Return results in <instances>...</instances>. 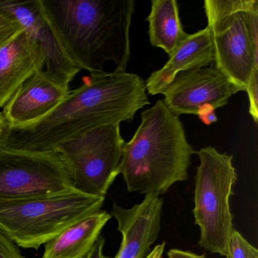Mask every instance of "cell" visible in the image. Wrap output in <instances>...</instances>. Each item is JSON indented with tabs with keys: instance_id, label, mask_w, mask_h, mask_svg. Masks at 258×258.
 Here are the masks:
<instances>
[{
	"instance_id": "15",
	"label": "cell",
	"mask_w": 258,
	"mask_h": 258,
	"mask_svg": "<svg viewBox=\"0 0 258 258\" xmlns=\"http://www.w3.org/2000/svg\"><path fill=\"white\" fill-rule=\"evenodd\" d=\"M111 217L110 213L99 210L68 228L44 244L42 258H85Z\"/></svg>"
},
{
	"instance_id": "5",
	"label": "cell",
	"mask_w": 258,
	"mask_h": 258,
	"mask_svg": "<svg viewBox=\"0 0 258 258\" xmlns=\"http://www.w3.org/2000/svg\"><path fill=\"white\" fill-rule=\"evenodd\" d=\"M215 64L246 90L258 69L257 0H205Z\"/></svg>"
},
{
	"instance_id": "2",
	"label": "cell",
	"mask_w": 258,
	"mask_h": 258,
	"mask_svg": "<svg viewBox=\"0 0 258 258\" xmlns=\"http://www.w3.org/2000/svg\"><path fill=\"white\" fill-rule=\"evenodd\" d=\"M63 52L80 70L104 72L113 61L126 70L134 0H38Z\"/></svg>"
},
{
	"instance_id": "23",
	"label": "cell",
	"mask_w": 258,
	"mask_h": 258,
	"mask_svg": "<svg viewBox=\"0 0 258 258\" xmlns=\"http://www.w3.org/2000/svg\"><path fill=\"white\" fill-rule=\"evenodd\" d=\"M199 117L206 125H210L217 121V117L214 111H205L203 114L199 116Z\"/></svg>"
},
{
	"instance_id": "14",
	"label": "cell",
	"mask_w": 258,
	"mask_h": 258,
	"mask_svg": "<svg viewBox=\"0 0 258 258\" xmlns=\"http://www.w3.org/2000/svg\"><path fill=\"white\" fill-rule=\"evenodd\" d=\"M215 63L212 37L208 27L193 34L177 48L170 59L146 81V91L151 96L162 94L176 75L184 71L201 69Z\"/></svg>"
},
{
	"instance_id": "19",
	"label": "cell",
	"mask_w": 258,
	"mask_h": 258,
	"mask_svg": "<svg viewBox=\"0 0 258 258\" xmlns=\"http://www.w3.org/2000/svg\"><path fill=\"white\" fill-rule=\"evenodd\" d=\"M248 95L249 113L253 121L257 124L258 121V69L255 70L250 78V82L246 88Z\"/></svg>"
},
{
	"instance_id": "8",
	"label": "cell",
	"mask_w": 258,
	"mask_h": 258,
	"mask_svg": "<svg viewBox=\"0 0 258 258\" xmlns=\"http://www.w3.org/2000/svg\"><path fill=\"white\" fill-rule=\"evenodd\" d=\"M78 191L59 154L0 148V204Z\"/></svg>"
},
{
	"instance_id": "4",
	"label": "cell",
	"mask_w": 258,
	"mask_h": 258,
	"mask_svg": "<svg viewBox=\"0 0 258 258\" xmlns=\"http://www.w3.org/2000/svg\"><path fill=\"white\" fill-rule=\"evenodd\" d=\"M105 198L73 191L0 204V229L19 247L38 250L102 208Z\"/></svg>"
},
{
	"instance_id": "21",
	"label": "cell",
	"mask_w": 258,
	"mask_h": 258,
	"mask_svg": "<svg viewBox=\"0 0 258 258\" xmlns=\"http://www.w3.org/2000/svg\"><path fill=\"white\" fill-rule=\"evenodd\" d=\"M105 238L102 236V235H100L85 258H109L108 256H105V255L103 254V248L104 245H105Z\"/></svg>"
},
{
	"instance_id": "7",
	"label": "cell",
	"mask_w": 258,
	"mask_h": 258,
	"mask_svg": "<svg viewBox=\"0 0 258 258\" xmlns=\"http://www.w3.org/2000/svg\"><path fill=\"white\" fill-rule=\"evenodd\" d=\"M125 141L120 124L98 126L60 144L58 152L76 191L105 197L119 175Z\"/></svg>"
},
{
	"instance_id": "9",
	"label": "cell",
	"mask_w": 258,
	"mask_h": 258,
	"mask_svg": "<svg viewBox=\"0 0 258 258\" xmlns=\"http://www.w3.org/2000/svg\"><path fill=\"white\" fill-rule=\"evenodd\" d=\"M244 88L231 81L215 64L179 72L163 92L167 108L176 115L215 111Z\"/></svg>"
},
{
	"instance_id": "17",
	"label": "cell",
	"mask_w": 258,
	"mask_h": 258,
	"mask_svg": "<svg viewBox=\"0 0 258 258\" xmlns=\"http://www.w3.org/2000/svg\"><path fill=\"white\" fill-rule=\"evenodd\" d=\"M226 258H258V250L234 228L231 233Z\"/></svg>"
},
{
	"instance_id": "25",
	"label": "cell",
	"mask_w": 258,
	"mask_h": 258,
	"mask_svg": "<svg viewBox=\"0 0 258 258\" xmlns=\"http://www.w3.org/2000/svg\"><path fill=\"white\" fill-rule=\"evenodd\" d=\"M8 123L4 117V114L2 112H0V143L5 135L6 131H7Z\"/></svg>"
},
{
	"instance_id": "6",
	"label": "cell",
	"mask_w": 258,
	"mask_h": 258,
	"mask_svg": "<svg viewBox=\"0 0 258 258\" xmlns=\"http://www.w3.org/2000/svg\"><path fill=\"white\" fill-rule=\"evenodd\" d=\"M200 164L195 182V223L200 228L199 245L210 253L226 256L234 229L229 199L238 179L233 155L208 146L197 152Z\"/></svg>"
},
{
	"instance_id": "24",
	"label": "cell",
	"mask_w": 258,
	"mask_h": 258,
	"mask_svg": "<svg viewBox=\"0 0 258 258\" xmlns=\"http://www.w3.org/2000/svg\"><path fill=\"white\" fill-rule=\"evenodd\" d=\"M165 247V241L161 243V244H158L154 247L153 250H151L150 253L146 258H162Z\"/></svg>"
},
{
	"instance_id": "13",
	"label": "cell",
	"mask_w": 258,
	"mask_h": 258,
	"mask_svg": "<svg viewBox=\"0 0 258 258\" xmlns=\"http://www.w3.org/2000/svg\"><path fill=\"white\" fill-rule=\"evenodd\" d=\"M44 68L41 48L24 29L0 49V108L28 78Z\"/></svg>"
},
{
	"instance_id": "3",
	"label": "cell",
	"mask_w": 258,
	"mask_h": 258,
	"mask_svg": "<svg viewBox=\"0 0 258 258\" xmlns=\"http://www.w3.org/2000/svg\"><path fill=\"white\" fill-rule=\"evenodd\" d=\"M142 121L131 141L123 144L119 174L130 192L164 194L185 181L195 151L179 117L164 101L142 113Z\"/></svg>"
},
{
	"instance_id": "1",
	"label": "cell",
	"mask_w": 258,
	"mask_h": 258,
	"mask_svg": "<svg viewBox=\"0 0 258 258\" xmlns=\"http://www.w3.org/2000/svg\"><path fill=\"white\" fill-rule=\"evenodd\" d=\"M150 102L146 81L117 69L83 78V84L46 117L31 124L7 126L0 148L28 152H55L61 143L98 126L132 122Z\"/></svg>"
},
{
	"instance_id": "10",
	"label": "cell",
	"mask_w": 258,
	"mask_h": 258,
	"mask_svg": "<svg viewBox=\"0 0 258 258\" xmlns=\"http://www.w3.org/2000/svg\"><path fill=\"white\" fill-rule=\"evenodd\" d=\"M164 200L157 194H147L143 202L131 208L113 203L111 217L121 233L120 248L114 258H146L159 236Z\"/></svg>"
},
{
	"instance_id": "12",
	"label": "cell",
	"mask_w": 258,
	"mask_h": 258,
	"mask_svg": "<svg viewBox=\"0 0 258 258\" xmlns=\"http://www.w3.org/2000/svg\"><path fill=\"white\" fill-rule=\"evenodd\" d=\"M69 93L45 70L40 71L22 84L2 113L8 126L31 124L52 112Z\"/></svg>"
},
{
	"instance_id": "18",
	"label": "cell",
	"mask_w": 258,
	"mask_h": 258,
	"mask_svg": "<svg viewBox=\"0 0 258 258\" xmlns=\"http://www.w3.org/2000/svg\"><path fill=\"white\" fill-rule=\"evenodd\" d=\"M23 30V27L16 18L0 10V49Z\"/></svg>"
},
{
	"instance_id": "11",
	"label": "cell",
	"mask_w": 258,
	"mask_h": 258,
	"mask_svg": "<svg viewBox=\"0 0 258 258\" xmlns=\"http://www.w3.org/2000/svg\"><path fill=\"white\" fill-rule=\"evenodd\" d=\"M0 10L16 18L24 29L36 40L44 56L45 72L69 90L70 83L80 72L63 52L38 0L25 2L0 1Z\"/></svg>"
},
{
	"instance_id": "20",
	"label": "cell",
	"mask_w": 258,
	"mask_h": 258,
	"mask_svg": "<svg viewBox=\"0 0 258 258\" xmlns=\"http://www.w3.org/2000/svg\"><path fill=\"white\" fill-rule=\"evenodd\" d=\"M0 258H25L20 247L0 229Z\"/></svg>"
},
{
	"instance_id": "22",
	"label": "cell",
	"mask_w": 258,
	"mask_h": 258,
	"mask_svg": "<svg viewBox=\"0 0 258 258\" xmlns=\"http://www.w3.org/2000/svg\"><path fill=\"white\" fill-rule=\"evenodd\" d=\"M168 258H206L205 254H197L189 250H182L179 249H170L167 252Z\"/></svg>"
},
{
	"instance_id": "16",
	"label": "cell",
	"mask_w": 258,
	"mask_h": 258,
	"mask_svg": "<svg viewBox=\"0 0 258 258\" xmlns=\"http://www.w3.org/2000/svg\"><path fill=\"white\" fill-rule=\"evenodd\" d=\"M146 21L151 45L162 49L169 57L189 35L182 28L176 0H152Z\"/></svg>"
}]
</instances>
